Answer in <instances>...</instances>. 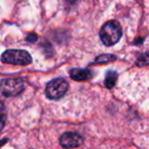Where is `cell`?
I'll list each match as a JSON object with an SVG mask.
<instances>
[{
  "label": "cell",
  "mask_w": 149,
  "mask_h": 149,
  "mask_svg": "<svg viewBox=\"0 0 149 149\" xmlns=\"http://www.w3.org/2000/svg\"><path fill=\"white\" fill-rule=\"evenodd\" d=\"M118 80V72H113V70H108L105 74V80H104V86L108 89H111L114 87Z\"/></svg>",
  "instance_id": "52a82bcc"
},
{
  "label": "cell",
  "mask_w": 149,
  "mask_h": 149,
  "mask_svg": "<svg viewBox=\"0 0 149 149\" xmlns=\"http://www.w3.org/2000/svg\"><path fill=\"white\" fill-rule=\"evenodd\" d=\"M1 60L4 63L17 64V65H28L32 62V56L26 50L9 49L2 53Z\"/></svg>",
  "instance_id": "7a4b0ae2"
},
{
  "label": "cell",
  "mask_w": 149,
  "mask_h": 149,
  "mask_svg": "<svg viewBox=\"0 0 149 149\" xmlns=\"http://www.w3.org/2000/svg\"><path fill=\"white\" fill-rule=\"evenodd\" d=\"M27 40L28 42H31V43H33V42H36L38 40V36L36 35L35 33H31L29 34V35L27 36Z\"/></svg>",
  "instance_id": "30bf717a"
},
{
  "label": "cell",
  "mask_w": 149,
  "mask_h": 149,
  "mask_svg": "<svg viewBox=\"0 0 149 149\" xmlns=\"http://www.w3.org/2000/svg\"><path fill=\"white\" fill-rule=\"evenodd\" d=\"M123 35L122 27L116 21H109L102 26L99 32L100 40L105 46H112L120 41Z\"/></svg>",
  "instance_id": "6da1fadb"
},
{
  "label": "cell",
  "mask_w": 149,
  "mask_h": 149,
  "mask_svg": "<svg viewBox=\"0 0 149 149\" xmlns=\"http://www.w3.org/2000/svg\"><path fill=\"white\" fill-rule=\"evenodd\" d=\"M116 57L112 54H101L95 58V63H105V62H110L116 60Z\"/></svg>",
  "instance_id": "ba28073f"
},
{
  "label": "cell",
  "mask_w": 149,
  "mask_h": 149,
  "mask_svg": "<svg viewBox=\"0 0 149 149\" xmlns=\"http://www.w3.org/2000/svg\"><path fill=\"white\" fill-rule=\"evenodd\" d=\"M68 89V83L62 78L54 79L47 84L45 93L49 99L57 100L66 93Z\"/></svg>",
  "instance_id": "3957f363"
},
{
  "label": "cell",
  "mask_w": 149,
  "mask_h": 149,
  "mask_svg": "<svg viewBox=\"0 0 149 149\" xmlns=\"http://www.w3.org/2000/svg\"><path fill=\"white\" fill-rule=\"evenodd\" d=\"M70 76L74 81H86L92 77V72L87 68H72Z\"/></svg>",
  "instance_id": "8992f818"
},
{
  "label": "cell",
  "mask_w": 149,
  "mask_h": 149,
  "mask_svg": "<svg viewBox=\"0 0 149 149\" xmlns=\"http://www.w3.org/2000/svg\"><path fill=\"white\" fill-rule=\"evenodd\" d=\"M136 64L139 66H145L147 64H149V53L146 52V53L141 54L138 57V59H137Z\"/></svg>",
  "instance_id": "9c48e42d"
},
{
  "label": "cell",
  "mask_w": 149,
  "mask_h": 149,
  "mask_svg": "<svg viewBox=\"0 0 149 149\" xmlns=\"http://www.w3.org/2000/svg\"><path fill=\"white\" fill-rule=\"evenodd\" d=\"M59 143L63 148H76V147H79L80 145H82L83 137L78 133L66 132L60 136Z\"/></svg>",
  "instance_id": "5b68a950"
},
{
  "label": "cell",
  "mask_w": 149,
  "mask_h": 149,
  "mask_svg": "<svg viewBox=\"0 0 149 149\" xmlns=\"http://www.w3.org/2000/svg\"><path fill=\"white\" fill-rule=\"evenodd\" d=\"M25 89V83L22 79H3L1 81V93L4 96L19 95Z\"/></svg>",
  "instance_id": "277c9868"
}]
</instances>
